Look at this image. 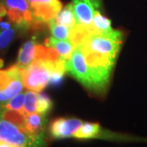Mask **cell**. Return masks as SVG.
Here are the masks:
<instances>
[{
	"label": "cell",
	"instance_id": "1",
	"mask_svg": "<svg viewBox=\"0 0 147 147\" xmlns=\"http://www.w3.org/2000/svg\"><path fill=\"white\" fill-rule=\"evenodd\" d=\"M56 69L65 68V60L61 57L58 61L38 59L26 68L23 69V84L28 90L41 92L47 84L53 71Z\"/></svg>",
	"mask_w": 147,
	"mask_h": 147
},
{
	"label": "cell",
	"instance_id": "2",
	"mask_svg": "<svg viewBox=\"0 0 147 147\" xmlns=\"http://www.w3.org/2000/svg\"><path fill=\"white\" fill-rule=\"evenodd\" d=\"M123 37V33L119 30L105 34L96 33L90 35L86 42L79 47L115 61L122 46Z\"/></svg>",
	"mask_w": 147,
	"mask_h": 147
},
{
	"label": "cell",
	"instance_id": "3",
	"mask_svg": "<svg viewBox=\"0 0 147 147\" xmlns=\"http://www.w3.org/2000/svg\"><path fill=\"white\" fill-rule=\"evenodd\" d=\"M0 141L17 147H43V137L28 133L24 128L0 118Z\"/></svg>",
	"mask_w": 147,
	"mask_h": 147
},
{
	"label": "cell",
	"instance_id": "4",
	"mask_svg": "<svg viewBox=\"0 0 147 147\" xmlns=\"http://www.w3.org/2000/svg\"><path fill=\"white\" fill-rule=\"evenodd\" d=\"M23 72L17 65L0 69V105L21 93L23 89Z\"/></svg>",
	"mask_w": 147,
	"mask_h": 147
},
{
	"label": "cell",
	"instance_id": "5",
	"mask_svg": "<svg viewBox=\"0 0 147 147\" xmlns=\"http://www.w3.org/2000/svg\"><path fill=\"white\" fill-rule=\"evenodd\" d=\"M4 4L11 23L22 28L31 26L34 18L27 0H4Z\"/></svg>",
	"mask_w": 147,
	"mask_h": 147
},
{
	"label": "cell",
	"instance_id": "6",
	"mask_svg": "<svg viewBox=\"0 0 147 147\" xmlns=\"http://www.w3.org/2000/svg\"><path fill=\"white\" fill-rule=\"evenodd\" d=\"M65 68L66 71H68L84 86L92 88L88 66L80 47H75L70 58L65 61Z\"/></svg>",
	"mask_w": 147,
	"mask_h": 147
},
{
	"label": "cell",
	"instance_id": "7",
	"mask_svg": "<svg viewBox=\"0 0 147 147\" xmlns=\"http://www.w3.org/2000/svg\"><path fill=\"white\" fill-rule=\"evenodd\" d=\"M34 21L45 23L55 18L62 9L60 0H27Z\"/></svg>",
	"mask_w": 147,
	"mask_h": 147
},
{
	"label": "cell",
	"instance_id": "8",
	"mask_svg": "<svg viewBox=\"0 0 147 147\" xmlns=\"http://www.w3.org/2000/svg\"><path fill=\"white\" fill-rule=\"evenodd\" d=\"M83 125L79 119L59 118L53 121L50 125L51 136L55 139H64L74 137V133Z\"/></svg>",
	"mask_w": 147,
	"mask_h": 147
},
{
	"label": "cell",
	"instance_id": "9",
	"mask_svg": "<svg viewBox=\"0 0 147 147\" xmlns=\"http://www.w3.org/2000/svg\"><path fill=\"white\" fill-rule=\"evenodd\" d=\"M73 9L77 24L91 26L95 15V6L92 0H73Z\"/></svg>",
	"mask_w": 147,
	"mask_h": 147
},
{
	"label": "cell",
	"instance_id": "10",
	"mask_svg": "<svg viewBox=\"0 0 147 147\" xmlns=\"http://www.w3.org/2000/svg\"><path fill=\"white\" fill-rule=\"evenodd\" d=\"M46 115L34 113L26 115L25 122V129L28 133L36 137H43L44 128L46 126Z\"/></svg>",
	"mask_w": 147,
	"mask_h": 147
},
{
	"label": "cell",
	"instance_id": "11",
	"mask_svg": "<svg viewBox=\"0 0 147 147\" xmlns=\"http://www.w3.org/2000/svg\"><path fill=\"white\" fill-rule=\"evenodd\" d=\"M37 45L38 44L34 39L29 40L22 45L19 51L16 62V65L20 68L22 69L26 68L35 60Z\"/></svg>",
	"mask_w": 147,
	"mask_h": 147
},
{
	"label": "cell",
	"instance_id": "12",
	"mask_svg": "<svg viewBox=\"0 0 147 147\" xmlns=\"http://www.w3.org/2000/svg\"><path fill=\"white\" fill-rule=\"evenodd\" d=\"M45 46L57 50L60 56L65 61L70 58L75 48L69 39H57L54 37L46 39Z\"/></svg>",
	"mask_w": 147,
	"mask_h": 147
},
{
	"label": "cell",
	"instance_id": "13",
	"mask_svg": "<svg viewBox=\"0 0 147 147\" xmlns=\"http://www.w3.org/2000/svg\"><path fill=\"white\" fill-rule=\"evenodd\" d=\"M54 20L58 25L67 27L69 30L72 29L77 24L72 3L67 4L60 11V12L58 13L57 16L54 18Z\"/></svg>",
	"mask_w": 147,
	"mask_h": 147
},
{
	"label": "cell",
	"instance_id": "14",
	"mask_svg": "<svg viewBox=\"0 0 147 147\" xmlns=\"http://www.w3.org/2000/svg\"><path fill=\"white\" fill-rule=\"evenodd\" d=\"M100 127L96 123H84L78 131L74 135V137L78 139H92L99 137Z\"/></svg>",
	"mask_w": 147,
	"mask_h": 147
},
{
	"label": "cell",
	"instance_id": "15",
	"mask_svg": "<svg viewBox=\"0 0 147 147\" xmlns=\"http://www.w3.org/2000/svg\"><path fill=\"white\" fill-rule=\"evenodd\" d=\"M92 27L96 33H110L113 31L111 28V21L107 17L101 15L98 10L95 11L94 18L92 21Z\"/></svg>",
	"mask_w": 147,
	"mask_h": 147
},
{
	"label": "cell",
	"instance_id": "16",
	"mask_svg": "<svg viewBox=\"0 0 147 147\" xmlns=\"http://www.w3.org/2000/svg\"><path fill=\"white\" fill-rule=\"evenodd\" d=\"M37 104H38V93L34 91H28L25 94L24 102V114L29 115L34 113H37Z\"/></svg>",
	"mask_w": 147,
	"mask_h": 147
},
{
	"label": "cell",
	"instance_id": "17",
	"mask_svg": "<svg viewBox=\"0 0 147 147\" xmlns=\"http://www.w3.org/2000/svg\"><path fill=\"white\" fill-rule=\"evenodd\" d=\"M25 93H19L11 98L7 102H6L3 105H0V108L6 109V110H16L20 111L24 114V102H25ZM25 115V114H24Z\"/></svg>",
	"mask_w": 147,
	"mask_h": 147
},
{
	"label": "cell",
	"instance_id": "18",
	"mask_svg": "<svg viewBox=\"0 0 147 147\" xmlns=\"http://www.w3.org/2000/svg\"><path fill=\"white\" fill-rule=\"evenodd\" d=\"M48 26L50 27V30L53 36L57 39H67L69 35V29L67 27L57 24L54 18L48 22Z\"/></svg>",
	"mask_w": 147,
	"mask_h": 147
},
{
	"label": "cell",
	"instance_id": "19",
	"mask_svg": "<svg viewBox=\"0 0 147 147\" xmlns=\"http://www.w3.org/2000/svg\"><path fill=\"white\" fill-rule=\"evenodd\" d=\"M53 107V101L47 94L43 92L38 93V104H37V112L47 115V114L51 110Z\"/></svg>",
	"mask_w": 147,
	"mask_h": 147
},
{
	"label": "cell",
	"instance_id": "20",
	"mask_svg": "<svg viewBox=\"0 0 147 147\" xmlns=\"http://www.w3.org/2000/svg\"><path fill=\"white\" fill-rule=\"evenodd\" d=\"M15 36V30L13 29L3 30L0 32V50L7 47Z\"/></svg>",
	"mask_w": 147,
	"mask_h": 147
},
{
	"label": "cell",
	"instance_id": "21",
	"mask_svg": "<svg viewBox=\"0 0 147 147\" xmlns=\"http://www.w3.org/2000/svg\"><path fill=\"white\" fill-rule=\"evenodd\" d=\"M66 71V69H56L51 74L49 84L53 86H59L64 79V74Z\"/></svg>",
	"mask_w": 147,
	"mask_h": 147
},
{
	"label": "cell",
	"instance_id": "22",
	"mask_svg": "<svg viewBox=\"0 0 147 147\" xmlns=\"http://www.w3.org/2000/svg\"><path fill=\"white\" fill-rule=\"evenodd\" d=\"M7 16V8L4 3H0V21L3 17Z\"/></svg>",
	"mask_w": 147,
	"mask_h": 147
},
{
	"label": "cell",
	"instance_id": "23",
	"mask_svg": "<svg viewBox=\"0 0 147 147\" xmlns=\"http://www.w3.org/2000/svg\"><path fill=\"white\" fill-rule=\"evenodd\" d=\"M10 23H7V22H3V21H0V29H1L2 30L10 29Z\"/></svg>",
	"mask_w": 147,
	"mask_h": 147
},
{
	"label": "cell",
	"instance_id": "24",
	"mask_svg": "<svg viewBox=\"0 0 147 147\" xmlns=\"http://www.w3.org/2000/svg\"><path fill=\"white\" fill-rule=\"evenodd\" d=\"M0 147H17L11 145V144H9L7 142H3V141H0Z\"/></svg>",
	"mask_w": 147,
	"mask_h": 147
},
{
	"label": "cell",
	"instance_id": "25",
	"mask_svg": "<svg viewBox=\"0 0 147 147\" xmlns=\"http://www.w3.org/2000/svg\"><path fill=\"white\" fill-rule=\"evenodd\" d=\"M92 3H93V4H94L95 7H96V8H98V7H100V0H92Z\"/></svg>",
	"mask_w": 147,
	"mask_h": 147
},
{
	"label": "cell",
	"instance_id": "26",
	"mask_svg": "<svg viewBox=\"0 0 147 147\" xmlns=\"http://www.w3.org/2000/svg\"><path fill=\"white\" fill-rule=\"evenodd\" d=\"M3 65V61L2 59H0V68H2Z\"/></svg>",
	"mask_w": 147,
	"mask_h": 147
}]
</instances>
